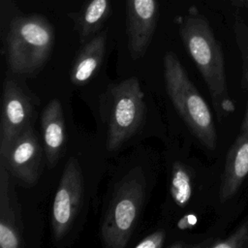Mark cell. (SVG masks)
<instances>
[{"instance_id":"16","label":"cell","mask_w":248,"mask_h":248,"mask_svg":"<svg viewBox=\"0 0 248 248\" xmlns=\"http://www.w3.org/2000/svg\"><path fill=\"white\" fill-rule=\"evenodd\" d=\"M194 247L210 248H248V213L240 224L226 237L207 239Z\"/></svg>"},{"instance_id":"20","label":"cell","mask_w":248,"mask_h":248,"mask_svg":"<svg viewBox=\"0 0 248 248\" xmlns=\"http://www.w3.org/2000/svg\"><path fill=\"white\" fill-rule=\"evenodd\" d=\"M243 1V3H244V5L246 6V7H248V0H242Z\"/></svg>"},{"instance_id":"10","label":"cell","mask_w":248,"mask_h":248,"mask_svg":"<svg viewBox=\"0 0 248 248\" xmlns=\"http://www.w3.org/2000/svg\"><path fill=\"white\" fill-rule=\"evenodd\" d=\"M13 177L0 163V246L19 248L23 245V225Z\"/></svg>"},{"instance_id":"1","label":"cell","mask_w":248,"mask_h":248,"mask_svg":"<svg viewBox=\"0 0 248 248\" xmlns=\"http://www.w3.org/2000/svg\"><path fill=\"white\" fill-rule=\"evenodd\" d=\"M175 22L184 47L207 86L218 118L232 114L235 105L228 89L224 54L207 18L191 5Z\"/></svg>"},{"instance_id":"3","label":"cell","mask_w":248,"mask_h":248,"mask_svg":"<svg viewBox=\"0 0 248 248\" xmlns=\"http://www.w3.org/2000/svg\"><path fill=\"white\" fill-rule=\"evenodd\" d=\"M55 44V30L41 15L13 18L6 36V54L10 70L17 75H32L48 60Z\"/></svg>"},{"instance_id":"7","label":"cell","mask_w":248,"mask_h":248,"mask_svg":"<svg viewBox=\"0 0 248 248\" xmlns=\"http://www.w3.org/2000/svg\"><path fill=\"white\" fill-rule=\"evenodd\" d=\"M43 147L32 125L0 154V163L25 187L33 186L41 173Z\"/></svg>"},{"instance_id":"19","label":"cell","mask_w":248,"mask_h":248,"mask_svg":"<svg viewBox=\"0 0 248 248\" xmlns=\"http://www.w3.org/2000/svg\"><path fill=\"white\" fill-rule=\"evenodd\" d=\"M248 131V107L246 109V112L244 114L243 120L241 122V126H240V131L239 132H245Z\"/></svg>"},{"instance_id":"11","label":"cell","mask_w":248,"mask_h":248,"mask_svg":"<svg viewBox=\"0 0 248 248\" xmlns=\"http://www.w3.org/2000/svg\"><path fill=\"white\" fill-rule=\"evenodd\" d=\"M248 177V131L239 132L227 153L221 176V202L232 199Z\"/></svg>"},{"instance_id":"8","label":"cell","mask_w":248,"mask_h":248,"mask_svg":"<svg viewBox=\"0 0 248 248\" xmlns=\"http://www.w3.org/2000/svg\"><path fill=\"white\" fill-rule=\"evenodd\" d=\"M33 106L31 99L11 76L3 86V105L0 127V154L31 126Z\"/></svg>"},{"instance_id":"18","label":"cell","mask_w":248,"mask_h":248,"mask_svg":"<svg viewBox=\"0 0 248 248\" xmlns=\"http://www.w3.org/2000/svg\"><path fill=\"white\" fill-rule=\"evenodd\" d=\"M165 239V231L158 230L142 238L138 244H136V248H161L164 245Z\"/></svg>"},{"instance_id":"17","label":"cell","mask_w":248,"mask_h":248,"mask_svg":"<svg viewBox=\"0 0 248 248\" xmlns=\"http://www.w3.org/2000/svg\"><path fill=\"white\" fill-rule=\"evenodd\" d=\"M234 32L242 59L241 87L248 92V27L240 20H236Z\"/></svg>"},{"instance_id":"6","label":"cell","mask_w":248,"mask_h":248,"mask_svg":"<svg viewBox=\"0 0 248 248\" xmlns=\"http://www.w3.org/2000/svg\"><path fill=\"white\" fill-rule=\"evenodd\" d=\"M84 195V181L78 161L72 157L60 177L51 210V235L61 241L71 231L79 213Z\"/></svg>"},{"instance_id":"4","label":"cell","mask_w":248,"mask_h":248,"mask_svg":"<svg viewBox=\"0 0 248 248\" xmlns=\"http://www.w3.org/2000/svg\"><path fill=\"white\" fill-rule=\"evenodd\" d=\"M146 181L141 168L131 170L115 186L101 224L107 248H124L139 222L145 199Z\"/></svg>"},{"instance_id":"5","label":"cell","mask_w":248,"mask_h":248,"mask_svg":"<svg viewBox=\"0 0 248 248\" xmlns=\"http://www.w3.org/2000/svg\"><path fill=\"white\" fill-rule=\"evenodd\" d=\"M104 118L107 122V147L119 149L141 128L146 107L144 94L136 77L111 84L103 98Z\"/></svg>"},{"instance_id":"2","label":"cell","mask_w":248,"mask_h":248,"mask_svg":"<svg viewBox=\"0 0 248 248\" xmlns=\"http://www.w3.org/2000/svg\"><path fill=\"white\" fill-rule=\"evenodd\" d=\"M167 93L184 123L207 149L217 147V132L211 110L191 81L176 54L167 51L163 59Z\"/></svg>"},{"instance_id":"15","label":"cell","mask_w":248,"mask_h":248,"mask_svg":"<svg viewBox=\"0 0 248 248\" xmlns=\"http://www.w3.org/2000/svg\"><path fill=\"white\" fill-rule=\"evenodd\" d=\"M193 191V180L190 170L183 164L176 162L172 166L170 194L174 202L184 207L188 204Z\"/></svg>"},{"instance_id":"13","label":"cell","mask_w":248,"mask_h":248,"mask_svg":"<svg viewBox=\"0 0 248 248\" xmlns=\"http://www.w3.org/2000/svg\"><path fill=\"white\" fill-rule=\"evenodd\" d=\"M107 33L99 32L83 43L70 70V79L75 85L87 83L103 63L106 52Z\"/></svg>"},{"instance_id":"9","label":"cell","mask_w":248,"mask_h":248,"mask_svg":"<svg viewBox=\"0 0 248 248\" xmlns=\"http://www.w3.org/2000/svg\"><path fill=\"white\" fill-rule=\"evenodd\" d=\"M128 50L133 59L147 51L157 28L158 0H125Z\"/></svg>"},{"instance_id":"12","label":"cell","mask_w":248,"mask_h":248,"mask_svg":"<svg viewBox=\"0 0 248 248\" xmlns=\"http://www.w3.org/2000/svg\"><path fill=\"white\" fill-rule=\"evenodd\" d=\"M41 125L47 164L49 167H54L64 154L66 143L64 112L58 99L50 100L45 107Z\"/></svg>"},{"instance_id":"14","label":"cell","mask_w":248,"mask_h":248,"mask_svg":"<svg viewBox=\"0 0 248 248\" xmlns=\"http://www.w3.org/2000/svg\"><path fill=\"white\" fill-rule=\"evenodd\" d=\"M111 14V0H85L78 12L70 14L74 28L83 44L99 33Z\"/></svg>"}]
</instances>
